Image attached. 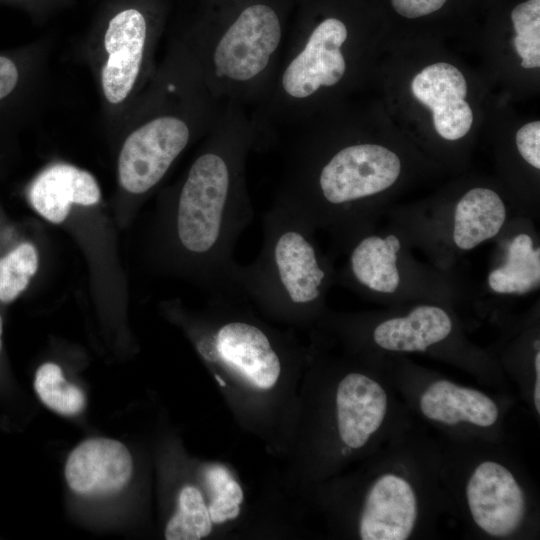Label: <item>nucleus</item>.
<instances>
[{"label": "nucleus", "instance_id": "obj_1", "mask_svg": "<svg viewBox=\"0 0 540 540\" xmlns=\"http://www.w3.org/2000/svg\"><path fill=\"white\" fill-rule=\"evenodd\" d=\"M265 149L250 112L226 101L171 194L172 235L212 298L242 300L234 249L253 219L249 155Z\"/></svg>", "mask_w": 540, "mask_h": 540}, {"label": "nucleus", "instance_id": "obj_2", "mask_svg": "<svg viewBox=\"0 0 540 540\" xmlns=\"http://www.w3.org/2000/svg\"><path fill=\"white\" fill-rule=\"evenodd\" d=\"M223 104L209 90L192 53L174 34L151 80L113 136L119 142L121 188L134 196L155 189L176 160L212 129Z\"/></svg>", "mask_w": 540, "mask_h": 540}, {"label": "nucleus", "instance_id": "obj_3", "mask_svg": "<svg viewBox=\"0 0 540 540\" xmlns=\"http://www.w3.org/2000/svg\"><path fill=\"white\" fill-rule=\"evenodd\" d=\"M279 196L311 223L342 236L359 224L361 203L392 186L401 171L399 157L371 143H349L323 152L296 130H288Z\"/></svg>", "mask_w": 540, "mask_h": 540}, {"label": "nucleus", "instance_id": "obj_4", "mask_svg": "<svg viewBox=\"0 0 540 540\" xmlns=\"http://www.w3.org/2000/svg\"><path fill=\"white\" fill-rule=\"evenodd\" d=\"M163 28L158 1L111 0L75 45L76 59L93 79L108 135L114 136L151 80Z\"/></svg>", "mask_w": 540, "mask_h": 540}, {"label": "nucleus", "instance_id": "obj_5", "mask_svg": "<svg viewBox=\"0 0 540 540\" xmlns=\"http://www.w3.org/2000/svg\"><path fill=\"white\" fill-rule=\"evenodd\" d=\"M261 249L238 267L241 295L283 317H304L321 305L331 271L313 237L315 226L294 204L277 195L264 213Z\"/></svg>", "mask_w": 540, "mask_h": 540}, {"label": "nucleus", "instance_id": "obj_6", "mask_svg": "<svg viewBox=\"0 0 540 540\" xmlns=\"http://www.w3.org/2000/svg\"><path fill=\"white\" fill-rule=\"evenodd\" d=\"M231 301L212 298V317L193 324L196 349L207 362L224 364L254 386L270 389L282 371L280 353L264 327L232 315Z\"/></svg>", "mask_w": 540, "mask_h": 540}, {"label": "nucleus", "instance_id": "obj_7", "mask_svg": "<svg viewBox=\"0 0 540 540\" xmlns=\"http://www.w3.org/2000/svg\"><path fill=\"white\" fill-rule=\"evenodd\" d=\"M382 463L363 497L358 536L362 540H407L416 536L427 512V486L418 463Z\"/></svg>", "mask_w": 540, "mask_h": 540}, {"label": "nucleus", "instance_id": "obj_8", "mask_svg": "<svg viewBox=\"0 0 540 540\" xmlns=\"http://www.w3.org/2000/svg\"><path fill=\"white\" fill-rule=\"evenodd\" d=\"M462 499L471 523L483 535L512 537L528 521V491L520 474L502 458L481 457L467 468Z\"/></svg>", "mask_w": 540, "mask_h": 540}, {"label": "nucleus", "instance_id": "obj_9", "mask_svg": "<svg viewBox=\"0 0 540 540\" xmlns=\"http://www.w3.org/2000/svg\"><path fill=\"white\" fill-rule=\"evenodd\" d=\"M51 37L0 51V137L34 125L52 88Z\"/></svg>", "mask_w": 540, "mask_h": 540}, {"label": "nucleus", "instance_id": "obj_10", "mask_svg": "<svg viewBox=\"0 0 540 540\" xmlns=\"http://www.w3.org/2000/svg\"><path fill=\"white\" fill-rule=\"evenodd\" d=\"M392 394L384 382L363 372L347 373L335 392V420L339 440L352 450L364 448L392 428Z\"/></svg>", "mask_w": 540, "mask_h": 540}, {"label": "nucleus", "instance_id": "obj_11", "mask_svg": "<svg viewBox=\"0 0 540 540\" xmlns=\"http://www.w3.org/2000/svg\"><path fill=\"white\" fill-rule=\"evenodd\" d=\"M133 460L118 440L94 437L82 441L69 454L64 474L72 491L84 496H106L121 491L130 481Z\"/></svg>", "mask_w": 540, "mask_h": 540}, {"label": "nucleus", "instance_id": "obj_12", "mask_svg": "<svg viewBox=\"0 0 540 540\" xmlns=\"http://www.w3.org/2000/svg\"><path fill=\"white\" fill-rule=\"evenodd\" d=\"M416 408L431 423L489 430L500 420L497 402L481 390L438 378L418 389Z\"/></svg>", "mask_w": 540, "mask_h": 540}, {"label": "nucleus", "instance_id": "obj_13", "mask_svg": "<svg viewBox=\"0 0 540 540\" xmlns=\"http://www.w3.org/2000/svg\"><path fill=\"white\" fill-rule=\"evenodd\" d=\"M415 98L433 113L437 133L446 140L465 136L473 123V113L466 102L467 84L453 65L439 62L424 68L411 83Z\"/></svg>", "mask_w": 540, "mask_h": 540}, {"label": "nucleus", "instance_id": "obj_14", "mask_svg": "<svg viewBox=\"0 0 540 540\" xmlns=\"http://www.w3.org/2000/svg\"><path fill=\"white\" fill-rule=\"evenodd\" d=\"M100 198V187L95 177L68 163L45 167L28 188L32 207L52 223L63 222L73 204L90 206L97 204Z\"/></svg>", "mask_w": 540, "mask_h": 540}, {"label": "nucleus", "instance_id": "obj_15", "mask_svg": "<svg viewBox=\"0 0 540 540\" xmlns=\"http://www.w3.org/2000/svg\"><path fill=\"white\" fill-rule=\"evenodd\" d=\"M453 329L449 314L441 307L419 305L405 316L378 323L372 330L376 346L391 352H426L447 339Z\"/></svg>", "mask_w": 540, "mask_h": 540}, {"label": "nucleus", "instance_id": "obj_16", "mask_svg": "<svg viewBox=\"0 0 540 540\" xmlns=\"http://www.w3.org/2000/svg\"><path fill=\"white\" fill-rule=\"evenodd\" d=\"M400 248V241L395 235H388L385 239L377 235L362 238L349 255V279L374 292L394 293L400 284L397 267Z\"/></svg>", "mask_w": 540, "mask_h": 540}, {"label": "nucleus", "instance_id": "obj_17", "mask_svg": "<svg viewBox=\"0 0 540 540\" xmlns=\"http://www.w3.org/2000/svg\"><path fill=\"white\" fill-rule=\"evenodd\" d=\"M506 219L501 197L488 188H473L456 204L453 241L461 250H471L498 234Z\"/></svg>", "mask_w": 540, "mask_h": 540}, {"label": "nucleus", "instance_id": "obj_18", "mask_svg": "<svg viewBox=\"0 0 540 540\" xmlns=\"http://www.w3.org/2000/svg\"><path fill=\"white\" fill-rule=\"evenodd\" d=\"M540 283V248H534L532 238L519 234L507 248L504 264L488 275L490 288L500 294H525Z\"/></svg>", "mask_w": 540, "mask_h": 540}, {"label": "nucleus", "instance_id": "obj_19", "mask_svg": "<svg viewBox=\"0 0 540 540\" xmlns=\"http://www.w3.org/2000/svg\"><path fill=\"white\" fill-rule=\"evenodd\" d=\"M34 389L42 403L58 414L74 416L85 408V394L65 379L61 367L55 363L47 362L38 368Z\"/></svg>", "mask_w": 540, "mask_h": 540}, {"label": "nucleus", "instance_id": "obj_20", "mask_svg": "<svg viewBox=\"0 0 540 540\" xmlns=\"http://www.w3.org/2000/svg\"><path fill=\"white\" fill-rule=\"evenodd\" d=\"M212 523L201 491L186 485L179 492L177 510L168 521L164 536L167 540H199L211 533Z\"/></svg>", "mask_w": 540, "mask_h": 540}, {"label": "nucleus", "instance_id": "obj_21", "mask_svg": "<svg viewBox=\"0 0 540 540\" xmlns=\"http://www.w3.org/2000/svg\"><path fill=\"white\" fill-rule=\"evenodd\" d=\"M38 268V253L28 242L0 258V301L11 302L28 286Z\"/></svg>", "mask_w": 540, "mask_h": 540}, {"label": "nucleus", "instance_id": "obj_22", "mask_svg": "<svg viewBox=\"0 0 540 540\" xmlns=\"http://www.w3.org/2000/svg\"><path fill=\"white\" fill-rule=\"evenodd\" d=\"M511 19L516 31L513 44L522 58L523 68L540 66V0H528L517 5Z\"/></svg>", "mask_w": 540, "mask_h": 540}, {"label": "nucleus", "instance_id": "obj_23", "mask_svg": "<svg viewBox=\"0 0 540 540\" xmlns=\"http://www.w3.org/2000/svg\"><path fill=\"white\" fill-rule=\"evenodd\" d=\"M207 483L213 492L208 505L212 522L223 523L236 518L240 513L243 491L230 472L221 465H213L206 472Z\"/></svg>", "mask_w": 540, "mask_h": 540}, {"label": "nucleus", "instance_id": "obj_24", "mask_svg": "<svg viewBox=\"0 0 540 540\" xmlns=\"http://www.w3.org/2000/svg\"><path fill=\"white\" fill-rule=\"evenodd\" d=\"M516 145L523 159L536 169L540 168V122L522 126L516 134Z\"/></svg>", "mask_w": 540, "mask_h": 540}, {"label": "nucleus", "instance_id": "obj_25", "mask_svg": "<svg viewBox=\"0 0 540 540\" xmlns=\"http://www.w3.org/2000/svg\"><path fill=\"white\" fill-rule=\"evenodd\" d=\"M447 0H391L395 11L406 18H417L439 10Z\"/></svg>", "mask_w": 540, "mask_h": 540}, {"label": "nucleus", "instance_id": "obj_26", "mask_svg": "<svg viewBox=\"0 0 540 540\" xmlns=\"http://www.w3.org/2000/svg\"><path fill=\"white\" fill-rule=\"evenodd\" d=\"M62 0H0V5L13 6L24 10L36 20H41Z\"/></svg>", "mask_w": 540, "mask_h": 540}, {"label": "nucleus", "instance_id": "obj_27", "mask_svg": "<svg viewBox=\"0 0 540 540\" xmlns=\"http://www.w3.org/2000/svg\"><path fill=\"white\" fill-rule=\"evenodd\" d=\"M534 381L532 386V400L533 406L537 413L540 414V351L539 349L534 355Z\"/></svg>", "mask_w": 540, "mask_h": 540}, {"label": "nucleus", "instance_id": "obj_28", "mask_svg": "<svg viewBox=\"0 0 540 540\" xmlns=\"http://www.w3.org/2000/svg\"><path fill=\"white\" fill-rule=\"evenodd\" d=\"M2 329H3V321L2 317L0 315V348H1V335H2Z\"/></svg>", "mask_w": 540, "mask_h": 540}]
</instances>
